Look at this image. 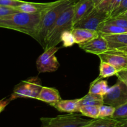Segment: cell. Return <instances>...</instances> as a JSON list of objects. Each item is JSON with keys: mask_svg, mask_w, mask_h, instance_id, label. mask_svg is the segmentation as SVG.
Wrapping results in <instances>:
<instances>
[{"mask_svg": "<svg viewBox=\"0 0 127 127\" xmlns=\"http://www.w3.org/2000/svg\"><path fill=\"white\" fill-rule=\"evenodd\" d=\"M42 12H19L0 17V27L14 30L31 36L38 42Z\"/></svg>", "mask_w": 127, "mask_h": 127, "instance_id": "6da1fadb", "label": "cell"}, {"mask_svg": "<svg viewBox=\"0 0 127 127\" xmlns=\"http://www.w3.org/2000/svg\"><path fill=\"white\" fill-rule=\"evenodd\" d=\"M75 2L71 0H58L56 4L42 12L38 42L43 48L46 37L55 22L67 8Z\"/></svg>", "mask_w": 127, "mask_h": 127, "instance_id": "7a4b0ae2", "label": "cell"}, {"mask_svg": "<svg viewBox=\"0 0 127 127\" xmlns=\"http://www.w3.org/2000/svg\"><path fill=\"white\" fill-rule=\"evenodd\" d=\"M74 4L67 8L60 16L58 19L52 26L46 37L43 47L44 50L49 49L52 47H56L58 43L62 42L61 36L63 32L65 31H71L73 29V18L74 14Z\"/></svg>", "mask_w": 127, "mask_h": 127, "instance_id": "3957f363", "label": "cell"}, {"mask_svg": "<svg viewBox=\"0 0 127 127\" xmlns=\"http://www.w3.org/2000/svg\"><path fill=\"white\" fill-rule=\"evenodd\" d=\"M93 120L83 119L79 114L71 113L55 117L40 118V127H86Z\"/></svg>", "mask_w": 127, "mask_h": 127, "instance_id": "277c9868", "label": "cell"}, {"mask_svg": "<svg viewBox=\"0 0 127 127\" xmlns=\"http://www.w3.org/2000/svg\"><path fill=\"white\" fill-rule=\"evenodd\" d=\"M42 87L40 80L38 77H33L26 81H22L15 86L9 99L11 100L17 98L37 99Z\"/></svg>", "mask_w": 127, "mask_h": 127, "instance_id": "5b68a950", "label": "cell"}, {"mask_svg": "<svg viewBox=\"0 0 127 127\" xmlns=\"http://www.w3.org/2000/svg\"><path fill=\"white\" fill-rule=\"evenodd\" d=\"M104 104L115 108L125 104L127 101V86L118 79L113 86L110 87L107 93L103 95Z\"/></svg>", "mask_w": 127, "mask_h": 127, "instance_id": "8992f818", "label": "cell"}, {"mask_svg": "<svg viewBox=\"0 0 127 127\" xmlns=\"http://www.w3.org/2000/svg\"><path fill=\"white\" fill-rule=\"evenodd\" d=\"M59 48L53 47L45 50L37 60V68L38 73H51L54 72L59 68L60 64L55 56Z\"/></svg>", "mask_w": 127, "mask_h": 127, "instance_id": "52a82bcc", "label": "cell"}, {"mask_svg": "<svg viewBox=\"0 0 127 127\" xmlns=\"http://www.w3.org/2000/svg\"><path fill=\"white\" fill-rule=\"evenodd\" d=\"M109 18L106 12L95 7L89 14L86 16L73 26V28H83L97 31L99 26Z\"/></svg>", "mask_w": 127, "mask_h": 127, "instance_id": "ba28073f", "label": "cell"}, {"mask_svg": "<svg viewBox=\"0 0 127 127\" xmlns=\"http://www.w3.org/2000/svg\"><path fill=\"white\" fill-rule=\"evenodd\" d=\"M100 60L114 66L118 71L127 69V52L109 49L98 55Z\"/></svg>", "mask_w": 127, "mask_h": 127, "instance_id": "9c48e42d", "label": "cell"}, {"mask_svg": "<svg viewBox=\"0 0 127 127\" xmlns=\"http://www.w3.org/2000/svg\"><path fill=\"white\" fill-rule=\"evenodd\" d=\"M79 47L86 52L97 56L109 49L106 40L101 34L86 43L79 44Z\"/></svg>", "mask_w": 127, "mask_h": 127, "instance_id": "30bf717a", "label": "cell"}, {"mask_svg": "<svg viewBox=\"0 0 127 127\" xmlns=\"http://www.w3.org/2000/svg\"><path fill=\"white\" fill-rule=\"evenodd\" d=\"M101 35L106 40L109 49L127 52V33Z\"/></svg>", "mask_w": 127, "mask_h": 127, "instance_id": "8fae6325", "label": "cell"}, {"mask_svg": "<svg viewBox=\"0 0 127 127\" xmlns=\"http://www.w3.org/2000/svg\"><path fill=\"white\" fill-rule=\"evenodd\" d=\"M95 7L92 0H79L76 2L73 18V26L79 20L89 14Z\"/></svg>", "mask_w": 127, "mask_h": 127, "instance_id": "7c38bea8", "label": "cell"}, {"mask_svg": "<svg viewBox=\"0 0 127 127\" xmlns=\"http://www.w3.org/2000/svg\"><path fill=\"white\" fill-rule=\"evenodd\" d=\"M58 0L54 2H45V3H38V2H32L26 1L25 3L16 7V9L19 12H26L29 14H36L42 12L50 8L52 6L56 4Z\"/></svg>", "mask_w": 127, "mask_h": 127, "instance_id": "4fadbf2b", "label": "cell"}, {"mask_svg": "<svg viewBox=\"0 0 127 127\" xmlns=\"http://www.w3.org/2000/svg\"><path fill=\"white\" fill-rule=\"evenodd\" d=\"M37 99L53 105L62 100L59 91L53 88L43 86L39 93Z\"/></svg>", "mask_w": 127, "mask_h": 127, "instance_id": "5bb4252c", "label": "cell"}, {"mask_svg": "<svg viewBox=\"0 0 127 127\" xmlns=\"http://www.w3.org/2000/svg\"><path fill=\"white\" fill-rule=\"evenodd\" d=\"M72 33L74 37L75 43L79 45L86 43L99 35L97 31H92L83 28H73Z\"/></svg>", "mask_w": 127, "mask_h": 127, "instance_id": "9a60e30c", "label": "cell"}, {"mask_svg": "<svg viewBox=\"0 0 127 127\" xmlns=\"http://www.w3.org/2000/svg\"><path fill=\"white\" fill-rule=\"evenodd\" d=\"M79 102L80 99L73 100H61L52 106L62 112H66L68 114L79 112V109L81 107Z\"/></svg>", "mask_w": 127, "mask_h": 127, "instance_id": "2e32d148", "label": "cell"}, {"mask_svg": "<svg viewBox=\"0 0 127 127\" xmlns=\"http://www.w3.org/2000/svg\"><path fill=\"white\" fill-rule=\"evenodd\" d=\"M97 32L99 34H118L127 33V29L104 22L99 26Z\"/></svg>", "mask_w": 127, "mask_h": 127, "instance_id": "e0dca14e", "label": "cell"}, {"mask_svg": "<svg viewBox=\"0 0 127 127\" xmlns=\"http://www.w3.org/2000/svg\"><path fill=\"white\" fill-rule=\"evenodd\" d=\"M110 87L107 84V81L105 80H99L92 82L90 85L89 93L94 94L104 95L109 91Z\"/></svg>", "mask_w": 127, "mask_h": 127, "instance_id": "ac0fdd59", "label": "cell"}, {"mask_svg": "<svg viewBox=\"0 0 127 127\" xmlns=\"http://www.w3.org/2000/svg\"><path fill=\"white\" fill-rule=\"evenodd\" d=\"M80 106L83 105H98L100 106L104 104L103 96L99 94H91L88 93V94L81 98L79 102Z\"/></svg>", "mask_w": 127, "mask_h": 127, "instance_id": "d6986e66", "label": "cell"}, {"mask_svg": "<svg viewBox=\"0 0 127 127\" xmlns=\"http://www.w3.org/2000/svg\"><path fill=\"white\" fill-rule=\"evenodd\" d=\"M117 69L109 63L100 61V74L99 77L95 79V81H99L102 78H109V77L116 76L117 74Z\"/></svg>", "mask_w": 127, "mask_h": 127, "instance_id": "ffe728a7", "label": "cell"}, {"mask_svg": "<svg viewBox=\"0 0 127 127\" xmlns=\"http://www.w3.org/2000/svg\"><path fill=\"white\" fill-rule=\"evenodd\" d=\"M118 120L112 117L98 118L93 119L90 125L87 127H117Z\"/></svg>", "mask_w": 127, "mask_h": 127, "instance_id": "44dd1931", "label": "cell"}, {"mask_svg": "<svg viewBox=\"0 0 127 127\" xmlns=\"http://www.w3.org/2000/svg\"><path fill=\"white\" fill-rule=\"evenodd\" d=\"M100 106L98 105H83L79 109V113L82 115L97 119L99 118Z\"/></svg>", "mask_w": 127, "mask_h": 127, "instance_id": "7402d4cb", "label": "cell"}, {"mask_svg": "<svg viewBox=\"0 0 127 127\" xmlns=\"http://www.w3.org/2000/svg\"><path fill=\"white\" fill-rule=\"evenodd\" d=\"M112 118L117 120L127 119V101L125 104L115 108Z\"/></svg>", "mask_w": 127, "mask_h": 127, "instance_id": "603a6c76", "label": "cell"}, {"mask_svg": "<svg viewBox=\"0 0 127 127\" xmlns=\"http://www.w3.org/2000/svg\"><path fill=\"white\" fill-rule=\"evenodd\" d=\"M61 41L63 42V47H71L76 43L71 31H65L63 32L61 36Z\"/></svg>", "mask_w": 127, "mask_h": 127, "instance_id": "cb8c5ba5", "label": "cell"}, {"mask_svg": "<svg viewBox=\"0 0 127 127\" xmlns=\"http://www.w3.org/2000/svg\"><path fill=\"white\" fill-rule=\"evenodd\" d=\"M115 108L106 104H102L100 106L99 118L112 117L115 112Z\"/></svg>", "mask_w": 127, "mask_h": 127, "instance_id": "d4e9b609", "label": "cell"}, {"mask_svg": "<svg viewBox=\"0 0 127 127\" xmlns=\"http://www.w3.org/2000/svg\"><path fill=\"white\" fill-rule=\"evenodd\" d=\"M105 22L123 27V28L127 29V17H124V16H120L118 17L108 18V19H107Z\"/></svg>", "mask_w": 127, "mask_h": 127, "instance_id": "484cf974", "label": "cell"}, {"mask_svg": "<svg viewBox=\"0 0 127 127\" xmlns=\"http://www.w3.org/2000/svg\"><path fill=\"white\" fill-rule=\"evenodd\" d=\"M127 11V0H122L119 6L110 13L109 15V18L111 17H115L121 16L122 14L125 12Z\"/></svg>", "mask_w": 127, "mask_h": 127, "instance_id": "4316f807", "label": "cell"}, {"mask_svg": "<svg viewBox=\"0 0 127 127\" xmlns=\"http://www.w3.org/2000/svg\"><path fill=\"white\" fill-rule=\"evenodd\" d=\"M26 2V1L21 0H0V5L16 8Z\"/></svg>", "mask_w": 127, "mask_h": 127, "instance_id": "83f0119b", "label": "cell"}, {"mask_svg": "<svg viewBox=\"0 0 127 127\" xmlns=\"http://www.w3.org/2000/svg\"><path fill=\"white\" fill-rule=\"evenodd\" d=\"M19 12V11L17 9H16V8H14V7L1 6L0 5V17L9 16V15L17 13V12Z\"/></svg>", "mask_w": 127, "mask_h": 127, "instance_id": "f1b7e54d", "label": "cell"}, {"mask_svg": "<svg viewBox=\"0 0 127 127\" xmlns=\"http://www.w3.org/2000/svg\"><path fill=\"white\" fill-rule=\"evenodd\" d=\"M121 1L122 0H112L111 2L109 4V6H108L107 9V13L109 15V16L110 14V13L112 12L119 6Z\"/></svg>", "mask_w": 127, "mask_h": 127, "instance_id": "f546056e", "label": "cell"}, {"mask_svg": "<svg viewBox=\"0 0 127 127\" xmlns=\"http://www.w3.org/2000/svg\"><path fill=\"white\" fill-rule=\"evenodd\" d=\"M116 76H117L118 79L122 81L127 86V69L119 71L117 72Z\"/></svg>", "mask_w": 127, "mask_h": 127, "instance_id": "4dcf8cb0", "label": "cell"}, {"mask_svg": "<svg viewBox=\"0 0 127 127\" xmlns=\"http://www.w3.org/2000/svg\"><path fill=\"white\" fill-rule=\"evenodd\" d=\"M111 1L112 0H102L101 2L99 4V6L97 7V8L107 13V9L108 6H109V4L111 2Z\"/></svg>", "mask_w": 127, "mask_h": 127, "instance_id": "1f68e13d", "label": "cell"}, {"mask_svg": "<svg viewBox=\"0 0 127 127\" xmlns=\"http://www.w3.org/2000/svg\"><path fill=\"white\" fill-rule=\"evenodd\" d=\"M11 100L9 98H4V99L0 100V114L4 110L7 105L9 104Z\"/></svg>", "mask_w": 127, "mask_h": 127, "instance_id": "d6a6232c", "label": "cell"}, {"mask_svg": "<svg viewBox=\"0 0 127 127\" xmlns=\"http://www.w3.org/2000/svg\"><path fill=\"white\" fill-rule=\"evenodd\" d=\"M117 127H127V119L118 120Z\"/></svg>", "mask_w": 127, "mask_h": 127, "instance_id": "836d02e7", "label": "cell"}, {"mask_svg": "<svg viewBox=\"0 0 127 127\" xmlns=\"http://www.w3.org/2000/svg\"><path fill=\"white\" fill-rule=\"evenodd\" d=\"M92 1H93L94 6H95V7H97L98 6H99V4L101 2V1H102V0H92Z\"/></svg>", "mask_w": 127, "mask_h": 127, "instance_id": "e575fe53", "label": "cell"}, {"mask_svg": "<svg viewBox=\"0 0 127 127\" xmlns=\"http://www.w3.org/2000/svg\"><path fill=\"white\" fill-rule=\"evenodd\" d=\"M121 16H124V17H127V11L125 12H124V13L123 14H122Z\"/></svg>", "mask_w": 127, "mask_h": 127, "instance_id": "d590c367", "label": "cell"}, {"mask_svg": "<svg viewBox=\"0 0 127 127\" xmlns=\"http://www.w3.org/2000/svg\"><path fill=\"white\" fill-rule=\"evenodd\" d=\"M71 1H75V2H78V1H79V0H71Z\"/></svg>", "mask_w": 127, "mask_h": 127, "instance_id": "8d00e7d4", "label": "cell"}, {"mask_svg": "<svg viewBox=\"0 0 127 127\" xmlns=\"http://www.w3.org/2000/svg\"></svg>", "mask_w": 127, "mask_h": 127, "instance_id": "74e56055", "label": "cell"}]
</instances>
